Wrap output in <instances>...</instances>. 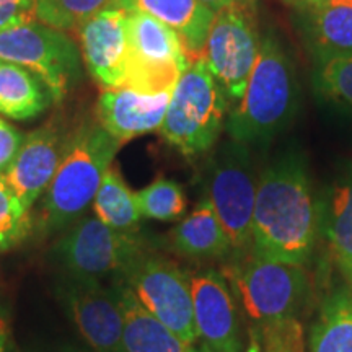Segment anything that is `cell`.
Here are the masks:
<instances>
[{
    "label": "cell",
    "mask_w": 352,
    "mask_h": 352,
    "mask_svg": "<svg viewBox=\"0 0 352 352\" xmlns=\"http://www.w3.org/2000/svg\"><path fill=\"white\" fill-rule=\"evenodd\" d=\"M294 10L316 60L352 54V0H314Z\"/></svg>",
    "instance_id": "obj_18"
},
{
    "label": "cell",
    "mask_w": 352,
    "mask_h": 352,
    "mask_svg": "<svg viewBox=\"0 0 352 352\" xmlns=\"http://www.w3.org/2000/svg\"><path fill=\"white\" fill-rule=\"evenodd\" d=\"M316 236L318 212L307 164L300 153H284L259 175L250 254L305 266Z\"/></svg>",
    "instance_id": "obj_1"
},
{
    "label": "cell",
    "mask_w": 352,
    "mask_h": 352,
    "mask_svg": "<svg viewBox=\"0 0 352 352\" xmlns=\"http://www.w3.org/2000/svg\"><path fill=\"white\" fill-rule=\"evenodd\" d=\"M314 85L324 100L352 111V54L318 60Z\"/></svg>",
    "instance_id": "obj_26"
},
{
    "label": "cell",
    "mask_w": 352,
    "mask_h": 352,
    "mask_svg": "<svg viewBox=\"0 0 352 352\" xmlns=\"http://www.w3.org/2000/svg\"><path fill=\"white\" fill-rule=\"evenodd\" d=\"M129 69L124 87L145 95L173 90L191 63L179 34L147 13H127Z\"/></svg>",
    "instance_id": "obj_10"
},
{
    "label": "cell",
    "mask_w": 352,
    "mask_h": 352,
    "mask_svg": "<svg viewBox=\"0 0 352 352\" xmlns=\"http://www.w3.org/2000/svg\"><path fill=\"white\" fill-rule=\"evenodd\" d=\"M69 135L54 122H47L23 138L12 165L2 175L3 182L25 210L46 192L63 160Z\"/></svg>",
    "instance_id": "obj_13"
},
{
    "label": "cell",
    "mask_w": 352,
    "mask_h": 352,
    "mask_svg": "<svg viewBox=\"0 0 352 352\" xmlns=\"http://www.w3.org/2000/svg\"><path fill=\"white\" fill-rule=\"evenodd\" d=\"M63 352H83V351H78V349H74V347H65Z\"/></svg>",
    "instance_id": "obj_36"
},
{
    "label": "cell",
    "mask_w": 352,
    "mask_h": 352,
    "mask_svg": "<svg viewBox=\"0 0 352 352\" xmlns=\"http://www.w3.org/2000/svg\"><path fill=\"white\" fill-rule=\"evenodd\" d=\"M121 144L98 121L70 132L59 168L44 192L39 219L44 232L67 230L82 219Z\"/></svg>",
    "instance_id": "obj_3"
},
{
    "label": "cell",
    "mask_w": 352,
    "mask_h": 352,
    "mask_svg": "<svg viewBox=\"0 0 352 352\" xmlns=\"http://www.w3.org/2000/svg\"><path fill=\"white\" fill-rule=\"evenodd\" d=\"M263 352H303L302 324L297 316L259 324Z\"/></svg>",
    "instance_id": "obj_29"
},
{
    "label": "cell",
    "mask_w": 352,
    "mask_h": 352,
    "mask_svg": "<svg viewBox=\"0 0 352 352\" xmlns=\"http://www.w3.org/2000/svg\"><path fill=\"white\" fill-rule=\"evenodd\" d=\"M145 250L139 233H121L100 219L83 217L57 240L52 254L65 277L116 280Z\"/></svg>",
    "instance_id": "obj_7"
},
{
    "label": "cell",
    "mask_w": 352,
    "mask_h": 352,
    "mask_svg": "<svg viewBox=\"0 0 352 352\" xmlns=\"http://www.w3.org/2000/svg\"><path fill=\"white\" fill-rule=\"evenodd\" d=\"M0 59L41 77L60 101L82 77L80 51L65 32L32 21L0 30Z\"/></svg>",
    "instance_id": "obj_9"
},
{
    "label": "cell",
    "mask_w": 352,
    "mask_h": 352,
    "mask_svg": "<svg viewBox=\"0 0 352 352\" xmlns=\"http://www.w3.org/2000/svg\"><path fill=\"white\" fill-rule=\"evenodd\" d=\"M95 217L121 233H138L140 214L135 192H132L120 170L109 166L94 199Z\"/></svg>",
    "instance_id": "obj_24"
},
{
    "label": "cell",
    "mask_w": 352,
    "mask_h": 352,
    "mask_svg": "<svg viewBox=\"0 0 352 352\" xmlns=\"http://www.w3.org/2000/svg\"><path fill=\"white\" fill-rule=\"evenodd\" d=\"M258 182L248 147L232 139L220 145L206 164L204 197L232 241L233 259L250 254Z\"/></svg>",
    "instance_id": "obj_5"
},
{
    "label": "cell",
    "mask_w": 352,
    "mask_h": 352,
    "mask_svg": "<svg viewBox=\"0 0 352 352\" xmlns=\"http://www.w3.org/2000/svg\"><path fill=\"white\" fill-rule=\"evenodd\" d=\"M308 352H352V285L342 283L323 298Z\"/></svg>",
    "instance_id": "obj_23"
},
{
    "label": "cell",
    "mask_w": 352,
    "mask_h": 352,
    "mask_svg": "<svg viewBox=\"0 0 352 352\" xmlns=\"http://www.w3.org/2000/svg\"><path fill=\"white\" fill-rule=\"evenodd\" d=\"M259 50L261 36L252 6H232L215 13L202 56L232 103L243 96Z\"/></svg>",
    "instance_id": "obj_11"
},
{
    "label": "cell",
    "mask_w": 352,
    "mask_h": 352,
    "mask_svg": "<svg viewBox=\"0 0 352 352\" xmlns=\"http://www.w3.org/2000/svg\"><path fill=\"white\" fill-rule=\"evenodd\" d=\"M228 103L204 56L196 57L173 88L162 135L183 155H202L214 147L226 127Z\"/></svg>",
    "instance_id": "obj_4"
},
{
    "label": "cell",
    "mask_w": 352,
    "mask_h": 352,
    "mask_svg": "<svg viewBox=\"0 0 352 352\" xmlns=\"http://www.w3.org/2000/svg\"><path fill=\"white\" fill-rule=\"evenodd\" d=\"M192 352H212V351H210V347L208 344H204L201 346L199 349H192Z\"/></svg>",
    "instance_id": "obj_35"
},
{
    "label": "cell",
    "mask_w": 352,
    "mask_h": 352,
    "mask_svg": "<svg viewBox=\"0 0 352 352\" xmlns=\"http://www.w3.org/2000/svg\"><path fill=\"white\" fill-rule=\"evenodd\" d=\"M113 285L122 310V342L126 352H192V344L179 340L155 318L121 279L114 280Z\"/></svg>",
    "instance_id": "obj_20"
},
{
    "label": "cell",
    "mask_w": 352,
    "mask_h": 352,
    "mask_svg": "<svg viewBox=\"0 0 352 352\" xmlns=\"http://www.w3.org/2000/svg\"><path fill=\"white\" fill-rule=\"evenodd\" d=\"M171 94L173 90L145 95L129 87L107 88L96 101L98 122L120 142L160 131Z\"/></svg>",
    "instance_id": "obj_16"
},
{
    "label": "cell",
    "mask_w": 352,
    "mask_h": 352,
    "mask_svg": "<svg viewBox=\"0 0 352 352\" xmlns=\"http://www.w3.org/2000/svg\"><path fill=\"white\" fill-rule=\"evenodd\" d=\"M23 138L25 135L15 126L0 118V176L12 165L13 158L20 151Z\"/></svg>",
    "instance_id": "obj_31"
},
{
    "label": "cell",
    "mask_w": 352,
    "mask_h": 352,
    "mask_svg": "<svg viewBox=\"0 0 352 352\" xmlns=\"http://www.w3.org/2000/svg\"><path fill=\"white\" fill-rule=\"evenodd\" d=\"M80 52L90 76L101 87H124L129 69L127 12L104 7L78 28Z\"/></svg>",
    "instance_id": "obj_14"
},
{
    "label": "cell",
    "mask_w": 352,
    "mask_h": 352,
    "mask_svg": "<svg viewBox=\"0 0 352 352\" xmlns=\"http://www.w3.org/2000/svg\"><path fill=\"white\" fill-rule=\"evenodd\" d=\"M54 100L47 83L19 64L0 59V114L15 121H30Z\"/></svg>",
    "instance_id": "obj_22"
},
{
    "label": "cell",
    "mask_w": 352,
    "mask_h": 352,
    "mask_svg": "<svg viewBox=\"0 0 352 352\" xmlns=\"http://www.w3.org/2000/svg\"><path fill=\"white\" fill-rule=\"evenodd\" d=\"M109 2L111 0H36V16L51 28L76 32Z\"/></svg>",
    "instance_id": "obj_27"
},
{
    "label": "cell",
    "mask_w": 352,
    "mask_h": 352,
    "mask_svg": "<svg viewBox=\"0 0 352 352\" xmlns=\"http://www.w3.org/2000/svg\"><path fill=\"white\" fill-rule=\"evenodd\" d=\"M109 6L127 13H147L179 34L191 59L201 57L215 12L201 0H111Z\"/></svg>",
    "instance_id": "obj_19"
},
{
    "label": "cell",
    "mask_w": 352,
    "mask_h": 352,
    "mask_svg": "<svg viewBox=\"0 0 352 352\" xmlns=\"http://www.w3.org/2000/svg\"><path fill=\"white\" fill-rule=\"evenodd\" d=\"M283 2L289 3V6H292L294 8H296V7H302V6H305V3L314 2V0H283Z\"/></svg>",
    "instance_id": "obj_34"
},
{
    "label": "cell",
    "mask_w": 352,
    "mask_h": 352,
    "mask_svg": "<svg viewBox=\"0 0 352 352\" xmlns=\"http://www.w3.org/2000/svg\"><path fill=\"white\" fill-rule=\"evenodd\" d=\"M297 109L296 69L283 43L270 32L261 38V50L243 96L227 114L226 131L228 138L246 147L264 145L290 124Z\"/></svg>",
    "instance_id": "obj_2"
},
{
    "label": "cell",
    "mask_w": 352,
    "mask_h": 352,
    "mask_svg": "<svg viewBox=\"0 0 352 352\" xmlns=\"http://www.w3.org/2000/svg\"><path fill=\"white\" fill-rule=\"evenodd\" d=\"M191 296L197 334L212 352H243L240 321L232 289L214 267L191 276Z\"/></svg>",
    "instance_id": "obj_15"
},
{
    "label": "cell",
    "mask_w": 352,
    "mask_h": 352,
    "mask_svg": "<svg viewBox=\"0 0 352 352\" xmlns=\"http://www.w3.org/2000/svg\"><path fill=\"white\" fill-rule=\"evenodd\" d=\"M170 246L189 259H223L233 256V245L208 197L197 202L170 233Z\"/></svg>",
    "instance_id": "obj_21"
},
{
    "label": "cell",
    "mask_w": 352,
    "mask_h": 352,
    "mask_svg": "<svg viewBox=\"0 0 352 352\" xmlns=\"http://www.w3.org/2000/svg\"><path fill=\"white\" fill-rule=\"evenodd\" d=\"M223 276L230 279L246 315L258 327L296 316L310 290L303 266L258 259L252 254L233 259Z\"/></svg>",
    "instance_id": "obj_6"
},
{
    "label": "cell",
    "mask_w": 352,
    "mask_h": 352,
    "mask_svg": "<svg viewBox=\"0 0 352 352\" xmlns=\"http://www.w3.org/2000/svg\"><path fill=\"white\" fill-rule=\"evenodd\" d=\"M30 228V212L21 208L19 199L0 176V252H8L21 243Z\"/></svg>",
    "instance_id": "obj_28"
},
{
    "label": "cell",
    "mask_w": 352,
    "mask_h": 352,
    "mask_svg": "<svg viewBox=\"0 0 352 352\" xmlns=\"http://www.w3.org/2000/svg\"><path fill=\"white\" fill-rule=\"evenodd\" d=\"M140 214L145 219L171 222L182 219L188 208L184 189L175 179L157 178L135 192Z\"/></svg>",
    "instance_id": "obj_25"
},
{
    "label": "cell",
    "mask_w": 352,
    "mask_h": 352,
    "mask_svg": "<svg viewBox=\"0 0 352 352\" xmlns=\"http://www.w3.org/2000/svg\"><path fill=\"white\" fill-rule=\"evenodd\" d=\"M204 6H208L210 10L217 13L219 10L226 7H232V6H253L254 0H201Z\"/></svg>",
    "instance_id": "obj_33"
},
{
    "label": "cell",
    "mask_w": 352,
    "mask_h": 352,
    "mask_svg": "<svg viewBox=\"0 0 352 352\" xmlns=\"http://www.w3.org/2000/svg\"><path fill=\"white\" fill-rule=\"evenodd\" d=\"M120 279L179 340L192 344L199 338L192 310L191 276L178 264L145 250Z\"/></svg>",
    "instance_id": "obj_8"
},
{
    "label": "cell",
    "mask_w": 352,
    "mask_h": 352,
    "mask_svg": "<svg viewBox=\"0 0 352 352\" xmlns=\"http://www.w3.org/2000/svg\"><path fill=\"white\" fill-rule=\"evenodd\" d=\"M36 0H0V30L36 21Z\"/></svg>",
    "instance_id": "obj_30"
},
{
    "label": "cell",
    "mask_w": 352,
    "mask_h": 352,
    "mask_svg": "<svg viewBox=\"0 0 352 352\" xmlns=\"http://www.w3.org/2000/svg\"><path fill=\"white\" fill-rule=\"evenodd\" d=\"M318 233L327 239L329 256L342 283L352 285V165L329 184L320 204Z\"/></svg>",
    "instance_id": "obj_17"
},
{
    "label": "cell",
    "mask_w": 352,
    "mask_h": 352,
    "mask_svg": "<svg viewBox=\"0 0 352 352\" xmlns=\"http://www.w3.org/2000/svg\"><path fill=\"white\" fill-rule=\"evenodd\" d=\"M8 336H10V321H8V311L3 305H0V352L7 351Z\"/></svg>",
    "instance_id": "obj_32"
},
{
    "label": "cell",
    "mask_w": 352,
    "mask_h": 352,
    "mask_svg": "<svg viewBox=\"0 0 352 352\" xmlns=\"http://www.w3.org/2000/svg\"><path fill=\"white\" fill-rule=\"evenodd\" d=\"M63 300L74 323L94 352H126L122 310L116 289L96 279L64 277Z\"/></svg>",
    "instance_id": "obj_12"
}]
</instances>
